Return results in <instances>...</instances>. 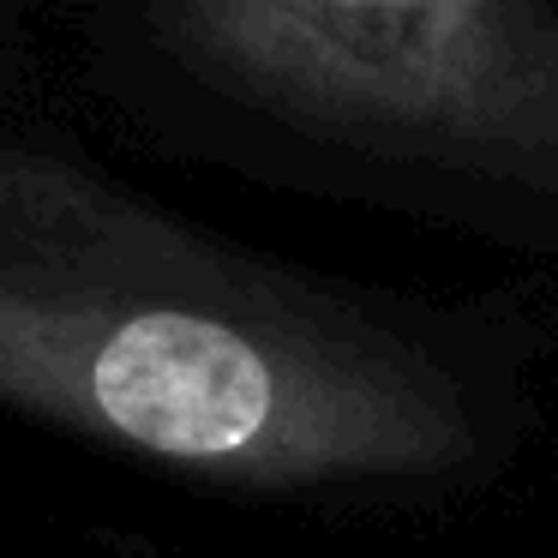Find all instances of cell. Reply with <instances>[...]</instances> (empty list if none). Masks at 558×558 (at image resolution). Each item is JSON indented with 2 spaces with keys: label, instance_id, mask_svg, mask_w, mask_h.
Returning <instances> with one entry per match:
<instances>
[{
  "label": "cell",
  "instance_id": "1",
  "mask_svg": "<svg viewBox=\"0 0 558 558\" xmlns=\"http://www.w3.org/2000/svg\"><path fill=\"white\" fill-rule=\"evenodd\" d=\"M0 402L229 486L438 474L474 450L438 373L253 301L169 289L0 205Z\"/></svg>",
  "mask_w": 558,
  "mask_h": 558
}]
</instances>
